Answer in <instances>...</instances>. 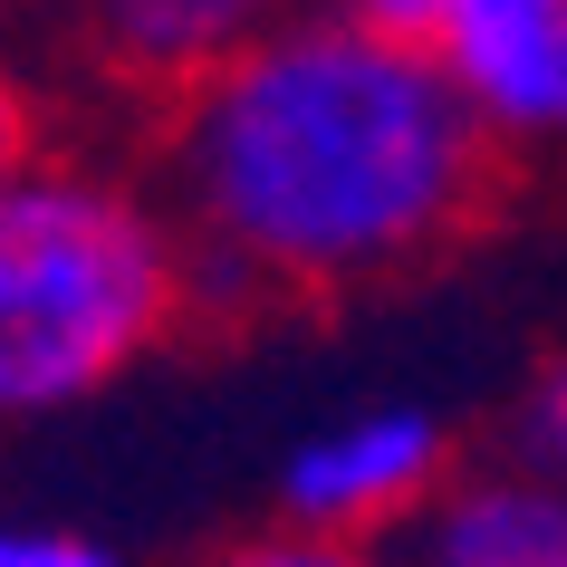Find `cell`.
Returning a JSON list of instances; mask_svg holds the SVG:
<instances>
[{"mask_svg": "<svg viewBox=\"0 0 567 567\" xmlns=\"http://www.w3.org/2000/svg\"><path fill=\"white\" fill-rule=\"evenodd\" d=\"M145 174L193 250V308L385 289L462 250L509 193V145L443 49L347 10H299L183 106L145 116Z\"/></svg>", "mask_w": 567, "mask_h": 567, "instance_id": "cell-1", "label": "cell"}, {"mask_svg": "<svg viewBox=\"0 0 567 567\" xmlns=\"http://www.w3.org/2000/svg\"><path fill=\"white\" fill-rule=\"evenodd\" d=\"M0 567H125V558L87 529H49V519H10L0 509Z\"/></svg>", "mask_w": 567, "mask_h": 567, "instance_id": "cell-7", "label": "cell"}, {"mask_svg": "<svg viewBox=\"0 0 567 567\" xmlns=\"http://www.w3.org/2000/svg\"><path fill=\"white\" fill-rule=\"evenodd\" d=\"M519 452H529V472L567 481V365H548V385L529 394V414H519Z\"/></svg>", "mask_w": 567, "mask_h": 567, "instance_id": "cell-10", "label": "cell"}, {"mask_svg": "<svg viewBox=\"0 0 567 567\" xmlns=\"http://www.w3.org/2000/svg\"><path fill=\"white\" fill-rule=\"evenodd\" d=\"M328 10H347V20H365V30H385V39H443L452 20V0H328Z\"/></svg>", "mask_w": 567, "mask_h": 567, "instance_id": "cell-11", "label": "cell"}, {"mask_svg": "<svg viewBox=\"0 0 567 567\" xmlns=\"http://www.w3.org/2000/svg\"><path fill=\"white\" fill-rule=\"evenodd\" d=\"M203 567H375L357 538H318V529H269V538H240V548H212Z\"/></svg>", "mask_w": 567, "mask_h": 567, "instance_id": "cell-8", "label": "cell"}, {"mask_svg": "<svg viewBox=\"0 0 567 567\" xmlns=\"http://www.w3.org/2000/svg\"><path fill=\"white\" fill-rule=\"evenodd\" d=\"M423 567H567V481L501 472L423 509Z\"/></svg>", "mask_w": 567, "mask_h": 567, "instance_id": "cell-6", "label": "cell"}, {"mask_svg": "<svg viewBox=\"0 0 567 567\" xmlns=\"http://www.w3.org/2000/svg\"><path fill=\"white\" fill-rule=\"evenodd\" d=\"M308 0H59L68 49L96 87L135 106V116H164L183 96L221 78L231 59H250L269 30H289Z\"/></svg>", "mask_w": 567, "mask_h": 567, "instance_id": "cell-3", "label": "cell"}, {"mask_svg": "<svg viewBox=\"0 0 567 567\" xmlns=\"http://www.w3.org/2000/svg\"><path fill=\"white\" fill-rule=\"evenodd\" d=\"M193 318V250L154 174L39 154L0 183V423L68 414Z\"/></svg>", "mask_w": 567, "mask_h": 567, "instance_id": "cell-2", "label": "cell"}, {"mask_svg": "<svg viewBox=\"0 0 567 567\" xmlns=\"http://www.w3.org/2000/svg\"><path fill=\"white\" fill-rule=\"evenodd\" d=\"M433 49L509 154L567 145V0H452Z\"/></svg>", "mask_w": 567, "mask_h": 567, "instance_id": "cell-5", "label": "cell"}, {"mask_svg": "<svg viewBox=\"0 0 567 567\" xmlns=\"http://www.w3.org/2000/svg\"><path fill=\"white\" fill-rule=\"evenodd\" d=\"M0 10H30V0H0Z\"/></svg>", "mask_w": 567, "mask_h": 567, "instance_id": "cell-12", "label": "cell"}, {"mask_svg": "<svg viewBox=\"0 0 567 567\" xmlns=\"http://www.w3.org/2000/svg\"><path fill=\"white\" fill-rule=\"evenodd\" d=\"M443 472H452V433L423 404H365V414L318 423L279 462V519L318 538H365V529H394V519L433 509Z\"/></svg>", "mask_w": 567, "mask_h": 567, "instance_id": "cell-4", "label": "cell"}, {"mask_svg": "<svg viewBox=\"0 0 567 567\" xmlns=\"http://www.w3.org/2000/svg\"><path fill=\"white\" fill-rule=\"evenodd\" d=\"M39 135H49V116H39V87H30V68L10 59V49H0V183L20 174V164H39Z\"/></svg>", "mask_w": 567, "mask_h": 567, "instance_id": "cell-9", "label": "cell"}]
</instances>
